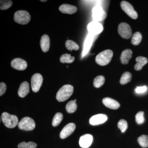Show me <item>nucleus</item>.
<instances>
[{"mask_svg":"<svg viewBox=\"0 0 148 148\" xmlns=\"http://www.w3.org/2000/svg\"><path fill=\"white\" fill-rule=\"evenodd\" d=\"M14 19L18 24L25 25L29 23L31 20V16L27 11L19 10L14 14Z\"/></svg>","mask_w":148,"mask_h":148,"instance_id":"obj_4","label":"nucleus"},{"mask_svg":"<svg viewBox=\"0 0 148 148\" xmlns=\"http://www.w3.org/2000/svg\"><path fill=\"white\" fill-rule=\"evenodd\" d=\"M131 74L128 72H126L123 74L121 77L120 82L121 84H126L127 83L130 82L131 80Z\"/></svg>","mask_w":148,"mask_h":148,"instance_id":"obj_26","label":"nucleus"},{"mask_svg":"<svg viewBox=\"0 0 148 148\" xmlns=\"http://www.w3.org/2000/svg\"><path fill=\"white\" fill-rule=\"evenodd\" d=\"M138 143L142 147L147 148L148 147V136L143 135L140 136L138 139Z\"/></svg>","mask_w":148,"mask_h":148,"instance_id":"obj_29","label":"nucleus"},{"mask_svg":"<svg viewBox=\"0 0 148 148\" xmlns=\"http://www.w3.org/2000/svg\"><path fill=\"white\" fill-rule=\"evenodd\" d=\"M74 88L71 85L66 84L60 88L56 94V98L59 102H64L68 100L73 94Z\"/></svg>","mask_w":148,"mask_h":148,"instance_id":"obj_1","label":"nucleus"},{"mask_svg":"<svg viewBox=\"0 0 148 148\" xmlns=\"http://www.w3.org/2000/svg\"><path fill=\"white\" fill-rule=\"evenodd\" d=\"M1 119L3 124L8 128H14L18 123V119L16 116L5 112L2 114Z\"/></svg>","mask_w":148,"mask_h":148,"instance_id":"obj_3","label":"nucleus"},{"mask_svg":"<svg viewBox=\"0 0 148 148\" xmlns=\"http://www.w3.org/2000/svg\"><path fill=\"white\" fill-rule=\"evenodd\" d=\"M113 56V52L112 50L108 49L103 51L96 56L95 61L100 66H106L110 63Z\"/></svg>","mask_w":148,"mask_h":148,"instance_id":"obj_2","label":"nucleus"},{"mask_svg":"<svg viewBox=\"0 0 148 148\" xmlns=\"http://www.w3.org/2000/svg\"><path fill=\"white\" fill-rule=\"evenodd\" d=\"M132 52L130 49H125L122 52L120 56V60L122 64H127L132 57Z\"/></svg>","mask_w":148,"mask_h":148,"instance_id":"obj_19","label":"nucleus"},{"mask_svg":"<svg viewBox=\"0 0 148 148\" xmlns=\"http://www.w3.org/2000/svg\"><path fill=\"white\" fill-rule=\"evenodd\" d=\"M76 100L70 101L67 103L66 107V111L69 113H73L76 111L77 105Z\"/></svg>","mask_w":148,"mask_h":148,"instance_id":"obj_22","label":"nucleus"},{"mask_svg":"<svg viewBox=\"0 0 148 148\" xmlns=\"http://www.w3.org/2000/svg\"><path fill=\"white\" fill-rule=\"evenodd\" d=\"M6 89L7 86L3 82H1L0 83V95L1 96H2L5 93Z\"/></svg>","mask_w":148,"mask_h":148,"instance_id":"obj_35","label":"nucleus"},{"mask_svg":"<svg viewBox=\"0 0 148 148\" xmlns=\"http://www.w3.org/2000/svg\"><path fill=\"white\" fill-rule=\"evenodd\" d=\"M12 1H1L0 2V9L2 10H5L9 8L12 5Z\"/></svg>","mask_w":148,"mask_h":148,"instance_id":"obj_32","label":"nucleus"},{"mask_svg":"<svg viewBox=\"0 0 148 148\" xmlns=\"http://www.w3.org/2000/svg\"><path fill=\"white\" fill-rule=\"evenodd\" d=\"M147 90V87L146 86L137 87L135 89V92L137 93H143L146 92Z\"/></svg>","mask_w":148,"mask_h":148,"instance_id":"obj_34","label":"nucleus"},{"mask_svg":"<svg viewBox=\"0 0 148 148\" xmlns=\"http://www.w3.org/2000/svg\"><path fill=\"white\" fill-rule=\"evenodd\" d=\"M137 64H135L134 69L136 71H139L142 70L143 66L148 63L147 58L143 56H138L136 58Z\"/></svg>","mask_w":148,"mask_h":148,"instance_id":"obj_20","label":"nucleus"},{"mask_svg":"<svg viewBox=\"0 0 148 148\" xmlns=\"http://www.w3.org/2000/svg\"><path fill=\"white\" fill-rule=\"evenodd\" d=\"M63 119V114L60 112L57 113L53 117L52 122V125L53 127L58 126L61 123Z\"/></svg>","mask_w":148,"mask_h":148,"instance_id":"obj_27","label":"nucleus"},{"mask_svg":"<svg viewBox=\"0 0 148 148\" xmlns=\"http://www.w3.org/2000/svg\"><path fill=\"white\" fill-rule=\"evenodd\" d=\"M108 116L104 114H98L91 117L89 119V123L92 125H97L106 122Z\"/></svg>","mask_w":148,"mask_h":148,"instance_id":"obj_11","label":"nucleus"},{"mask_svg":"<svg viewBox=\"0 0 148 148\" xmlns=\"http://www.w3.org/2000/svg\"><path fill=\"white\" fill-rule=\"evenodd\" d=\"M105 82V78L102 75L96 77L93 81V86L96 88H100L104 84Z\"/></svg>","mask_w":148,"mask_h":148,"instance_id":"obj_25","label":"nucleus"},{"mask_svg":"<svg viewBox=\"0 0 148 148\" xmlns=\"http://www.w3.org/2000/svg\"><path fill=\"white\" fill-rule=\"evenodd\" d=\"M93 35L90 34H89L88 36L86 38L85 42L84 49L83 53V56L85 55L87 53L90 49L91 44H92V41H93Z\"/></svg>","mask_w":148,"mask_h":148,"instance_id":"obj_21","label":"nucleus"},{"mask_svg":"<svg viewBox=\"0 0 148 148\" xmlns=\"http://www.w3.org/2000/svg\"><path fill=\"white\" fill-rule=\"evenodd\" d=\"M92 16L95 21H102L107 17V14L102 7L96 5L92 9Z\"/></svg>","mask_w":148,"mask_h":148,"instance_id":"obj_8","label":"nucleus"},{"mask_svg":"<svg viewBox=\"0 0 148 148\" xmlns=\"http://www.w3.org/2000/svg\"><path fill=\"white\" fill-rule=\"evenodd\" d=\"M41 2H45L47 1H40Z\"/></svg>","mask_w":148,"mask_h":148,"instance_id":"obj_36","label":"nucleus"},{"mask_svg":"<svg viewBox=\"0 0 148 148\" xmlns=\"http://www.w3.org/2000/svg\"><path fill=\"white\" fill-rule=\"evenodd\" d=\"M37 144L34 142H29L28 143L22 142L19 143L18 145V148H36Z\"/></svg>","mask_w":148,"mask_h":148,"instance_id":"obj_30","label":"nucleus"},{"mask_svg":"<svg viewBox=\"0 0 148 148\" xmlns=\"http://www.w3.org/2000/svg\"><path fill=\"white\" fill-rule=\"evenodd\" d=\"M93 141V137L90 134H86L82 135L80 138L79 145L82 148H88L89 147Z\"/></svg>","mask_w":148,"mask_h":148,"instance_id":"obj_14","label":"nucleus"},{"mask_svg":"<svg viewBox=\"0 0 148 148\" xmlns=\"http://www.w3.org/2000/svg\"><path fill=\"white\" fill-rule=\"evenodd\" d=\"M118 32L122 38L126 39H129L132 35L131 28L126 23H121L118 28Z\"/></svg>","mask_w":148,"mask_h":148,"instance_id":"obj_6","label":"nucleus"},{"mask_svg":"<svg viewBox=\"0 0 148 148\" xmlns=\"http://www.w3.org/2000/svg\"><path fill=\"white\" fill-rule=\"evenodd\" d=\"M65 45L66 48L71 51L73 50H78L79 48V46L76 43L71 40H68L66 41Z\"/></svg>","mask_w":148,"mask_h":148,"instance_id":"obj_24","label":"nucleus"},{"mask_svg":"<svg viewBox=\"0 0 148 148\" xmlns=\"http://www.w3.org/2000/svg\"><path fill=\"white\" fill-rule=\"evenodd\" d=\"M88 32L92 35H97L100 34L103 30L102 24L97 21H92L88 25Z\"/></svg>","mask_w":148,"mask_h":148,"instance_id":"obj_10","label":"nucleus"},{"mask_svg":"<svg viewBox=\"0 0 148 148\" xmlns=\"http://www.w3.org/2000/svg\"><path fill=\"white\" fill-rule=\"evenodd\" d=\"M41 48L42 50L44 52H47L50 47V39L47 35H44L41 37L40 40Z\"/></svg>","mask_w":148,"mask_h":148,"instance_id":"obj_18","label":"nucleus"},{"mask_svg":"<svg viewBox=\"0 0 148 148\" xmlns=\"http://www.w3.org/2000/svg\"><path fill=\"white\" fill-rule=\"evenodd\" d=\"M142 36L140 32H137L132 36L131 43L133 45H138L142 40Z\"/></svg>","mask_w":148,"mask_h":148,"instance_id":"obj_28","label":"nucleus"},{"mask_svg":"<svg viewBox=\"0 0 148 148\" xmlns=\"http://www.w3.org/2000/svg\"><path fill=\"white\" fill-rule=\"evenodd\" d=\"M121 7L123 11L131 18L136 19L138 18V14L137 12L129 3L125 1H123L121 3Z\"/></svg>","mask_w":148,"mask_h":148,"instance_id":"obj_7","label":"nucleus"},{"mask_svg":"<svg viewBox=\"0 0 148 148\" xmlns=\"http://www.w3.org/2000/svg\"><path fill=\"white\" fill-rule=\"evenodd\" d=\"M11 66L16 70L24 71L27 69V63L25 60L21 58H16L11 61Z\"/></svg>","mask_w":148,"mask_h":148,"instance_id":"obj_12","label":"nucleus"},{"mask_svg":"<svg viewBox=\"0 0 148 148\" xmlns=\"http://www.w3.org/2000/svg\"><path fill=\"white\" fill-rule=\"evenodd\" d=\"M43 82V77L39 73L33 75L31 79V85L32 90L34 92H37L39 90Z\"/></svg>","mask_w":148,"mask_h":148,"instance_id":"obj_9","label":"nucleus"},{"mask_svg":"<svg viewBox=\"0 0 148 148\" xmlns=\"http://www.w3.org/2000/svg\"><path fill=\"white\" fill-rule=\"evenodd\" d=\"M103 103L106 107L112 110H116L120 106L117 101L109 97L104 98L103 100Z\"/></svg>","mask_w":148,"mask_h":148,"instance_id":"obj_15","label":"nucleus"},{"mask_svg":"<svg viewBox=\"0 0 148 148\" xmlns=\"http://www.w3.org/2000/svg\"><path fill=\"white\" fill-rule=\"evenodd\" d=\"M144 112H140L136 114L135 116V119L137 123L138 124H143L145 122L144 118Z\"/></svg>","mask_w":148,"mask_h":148,"instance_id":"obj_33","label":"nucleus"},{"mask_svg":"<svg viewBox=\"0 0 148 148\" xmlns=\"http://www.w3.org/2000/svg\"><path fill=\"white\" fill-rule=\"evenodd\" d=\"M118 127L120 130L121 132L123 133L126 131L127 128V123L126 121L121 119L118 123Z\"/></svg>","mask_w":148,"mask_h":148,"instance_id":"obj_31","label":"nucleus"},{"mask_svg":"<svg viewBox=\"0 0 148 148\" xmlns=\"http://www.w3.org/2000/svg\"><path fill=\"white\" fill-rule=\"evenodd\" d=\"M35 127L34 121L29 117L23 118L18 123V128L22 130H32L34 129Z\"/></svg>","mask_w":148,"mask_h":148,"instance_id":"obj_5","label":"nucleus"},{"mask_svg":"<svg viewBox=\"0 0 148 148\" xmlns=\"http://www.w3.org/2000/svg\"><path fill=\"white\" fill-rule=\"evenodd\" d=\"M75 60V57L72 56L71 54L65 53L61 55L60 57V62L62 63L71 64Z\"/></svg>","mask_w":148,"mask_h":148,"instance_id":"obj_23","label":"nucleus"},{"mask_svg":"<svg viewBox=\"0 0 148 148\" xmlns=\"http://www.w3.org/2000/svg\"><path fill=\"white\" fill-rule=\"evenodd\" d=\"M75 127L76 125L75 123H69L67 124L60 132V138L62 139L67 138L73 132Z\"/></svg>","mask_w":148,"mask_h":148,"instance_id":"obj_13","label":"nucleus"},{"mask_svg":"<svg viewBox=\"0 0 148 148\" xmlns=\"http://www.w3.org/2000/svg\"><path fill=\"white\" fill-rule=\"evenodd\" d=\"M59 10L62 13L71 14L76 12L77 9L75 6L69 4H63L59 7Z\"/></svg>","mask_w":148,"mask_h":148,"instance_id":"obj_16","label":"nucleus"},{"mask_svg":"<svg viewBox=\"0 0 148 148\" xmlns=\"http://www.w3.org/2000/svg\"><path fill=\"white\" fill-rule=\"evenodd\" d=\"M30 88L29 83L27 82H22L19 86L18 91V96L21 98H24L29 93Z\"/></svg>","mask_w":148,"mask_h":148,"instance_id":"obj_17","label":"nucleus"}]
</instances>
